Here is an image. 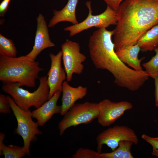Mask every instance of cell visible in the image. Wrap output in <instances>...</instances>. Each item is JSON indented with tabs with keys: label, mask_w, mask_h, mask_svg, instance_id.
Here are the masks:
<instances>
[{
	"label": "cell",
	"mask_w": 158,
	"mask_h": 158,
	"mask_svg": "<svg viewBox=\"0 0 158 158\" xmlns=\"http://www.w3.org/2000/svg\"><path fill=\"white\" fill-rule=\"evenodd\" d=\"M152 154L158 158V149L154 147H152Z\"/></svg>",
	"instance_id": "28"
},
{
	"label": "cell",
	"mask_w": 158,
	"mask_h": 158,
	"mask_svg": "<svg viewBox=\"0 0 158 158\" xmlns=\"http://www.w3.org/2000/svg\"><path fill=\"white\" fill-rule=\"evenodd\" d=\"M85 4L89 11L86 18L77 24L66 27L63 29L65 31L69 32L70 37L92 27L106 28L110 25H116L118 19L116 11L107 6L106 9L102 13L93 15L91 1H87Z\"/></svg>",
	"instance_id": "7"
},
{
	"label": "cell",
	"mask_w": 158,
	"mask_h": 158,
	"mask_svg": "<svg viewBox=\"0 0 158 158\" xmlns=\"http://www.w3.org/2000/svg\"><path fill=\"white\" fill-rule=\"evenodd\" d=\"M11 110L17 122V126L14 133L20 136L23 141V147L29 156L30 154V147L32 142L36 140V135L42 134L39 129L37 122L32 119V112L30 110L25 111L18 107L11 97L7 96Z\"/></svg>",
	"instance_id": "5"
},
{
	"label": "cell",
	"mask_w": 158,
	"mask_h": 158,
	"mask_svg": "<svg viewBox=\"0 0 158 158\" xmlns=\"http://www.w3.org/2000/svg\"><path fill=\"white\" fill-rule=\"evenodd\" d=\"M17 51L13 41L0 34V55L16 57Z\"/></svg>",
	"instance_id": "20"
},
{
	"label": "cell",
	"mask_w": 158,
	"mask_h": 158,
	"mask_svg": "<svg viewBox=\"0 0 158 158\" xmlns=\"http://www.w3.org/2000/svg\"><path fill=\"white\" fill-rule=\"evenodd\" d=\"M73 158H102V153L88 148H80L72 155Z\"/></svg>",
	"instance_id": "22"
},
{
	"label": "cell",
	"mask_w": 158,
	"mask_h": 158,
	"mask_svg": "<svg viewBox=\"0 0 158 158\" xmlns=\"http://www.w3.org/2000/svg\"><path fill=\"white\" fill-rule=\"evenodd\" d=\"M44 70L38 62L25 56L14 57L0 56V80L4 83H17L21 86L34 87L39 73Z\"/></svg>",
	"instance_id": "3"
},
{
	"label": "cell",
	"mask_w": 158,
	"mask_h": 158,
	"mask_svg": "<svg viewBox=\"0 0 158 158\" xmlns=\"http://www.w3.org/2000/svg\"><path fill=\"white\" fill-rule=\"evenodd\" d=\"M4 133H0V155H4L5 158H21L27 155L23 146L11 145H6L4 143Z\"/></svg>",
	"instance_id": "18"
},
{
	"label": "cell",
	"mask_w": 158,
	"mask_h": 158,
	"mask_svg": "<svg viewBox=\"0 0 158 158\" xmlns=\"http://www.w3.org/2000/svg\"><path fill=\"white\" fill-rule=\"evenodd\" d=\"M47 79V76L39 78V85L32 92L21 87L17 83H4L2 89L10 95L20 108L28 111L32 107L36 109L39 108L48 100L49 88Z\"/></svg>",
	"instance_id": "4"
},
{
	"label": "cell",
	"mask_w": 158,
	"mask_h": 158,
	"mask_svg": "<svg viewBox=\"0 0 158 158\" xmlns=\"http://www.w3.org/2000/svg\"><path fill=\"white\" fill-rule=\"evenodd\" d=\"M61 92L57 91L40 107L32 111V117L36 119L40 126H44L54 114L61 113V106L57 104Z\"/></svg>",
	"instance_id": "13"
},
{
	"label": "cell",
	"mask_w": 158,
	"mask_h": 158,
	"mask_svg": "<svg viewBox=\"0 0 158 158\" xmlns=\"http://www.w3.org/2000/svg\"><path fill=\"white\" fill-rule=\"evenodd\" d=\"M11 110L10 104L7 96L0 94V113L9 114Z\"/></svg>",
	"instance_id": "23"
},
{
	"label": "cell",
	"mask_w": 158,
	"mask_h": 158,
	"mask_svg": "<svg viewBox=\"0 0 158 158\" xmlns=\"http://www.w3.org/2000/svg\"><path fill=\"white\" fill-rule=\"evenodd\" d=\"M98 114L97 103L86 102L75 104L59 123L60 135H62L66 129L71 127L90 123L97 118Z\"/></svg>",
	"instance_id": "6"
},
{
	"label": "cell",
	"mask_w": 158,
	"mask_h": 158,
	"mask_svg": "<svg viewBox=\"0 0 158 158\" xmlns=\"http://www.w3.org/2000/svg\"><path fill=\"white\" fill-rule=\"evenodd\" d=\"M136 44L143 52L152 51L158 47V24L144 33L139 37Z\"/></svg>",
	"instance_id": "17"
},
{
	"label": "cell",
	"mask_w": 158,
	"mask_h": 158,
	"mask_svg": "<svg viewBox=\"0 0 158 158\" xmlns=\"http://www.w3.org/2000/svg\"><path fill=\"white\" fill-rule=\"evenodd\" d=\"M140 51V46L136 44L122 48L116 52L119 59L123 63L136 71H142L144 70L141 63L145 57L138 59V54Z\"/></svg>",
	"instance_id": "16"
},
{
	"label": "cell",
	"mask_w": 158,
	"mask_h": 158,
	"mask_svg": "<svg viewBox=\"0 0 158 158\" xmlns=\"http://www.w3.org/2000/svg\"><path fill=\"white\" fill-rule=\"evenodd\" d=\"M154 50L156 53L155 55L149 61L142 64L149 76L153 79L158 75V47Z\"/></svg>",
	"instance_id": "21"
},
{
	"label": "cell",
	"mask_w": 158,
	"mask_h": 158,
	"mask_svg": "<svg viewBox=\"0 0 158 158\" xmlns=\"http://www.w3.org/2000/svg\"><path fill=\"white\" fill-rule=\"evenodd\" d=\"M107 6L117 11L123 0H104Z\"/></svg>",
	"instance_id": "25"
},
{
	"label": "cell",
	"mask_w": 158,
	"mask_h": 158,
	"mask_svg": "<svg viewBox=\"0 0 158 158\" xmlns=\"http://www.w3.org/2000/svg\"><path fill=\"white\" fill-rule=\"evenodd\" d=\"M141 137L142 139L149 143L152 147L158 149V138L151 137L145 134H143Z\"/></svg>",
	"instance_id": "24"
},
{
	"label": "cell",
	"mask_w": 158,
	"mask_h": 158,
	"mask_svg": "<svg viewBox=\"0 0 158 158\" xmlns=\"http://www.w3.org/2000/svg\"><path fill=\"white\" fill-rule=\"evenodd\" d=\"M114 32V30L101 28L93 32L88 45L90 59L95 68L110 72L118 86L137 91L148 79L149 76L145 71L131 69L120 60L111 40Z\"/></svg>",
	"instance_id": "1"
},
{
	"label": "cell",
	"mask_w": 158,
	"mask_h": 158,
	"mask_svg": "<svg viewBox=\"0 0 158 158\" xmlns=\"http://www.w3.org/2000/svg\"><path fill=\"white\" fill-rule=\"evenodd\" d=\"M62 59L68 82L71 81L74 73L81 74L84 66L82 63L86 60V56L80 52L78 43L67 40L61 46Z\"/></svg>",
	"instance_id": "9"
},
{
	"label": "cell",
	"mask_w": 158,
	"mask_h": 158,
	"mask_svg": "<svg viewBox=\"0 0 158 158\" xmlns=\"http://www.w3.org/2000/svg\"><path fill=\"white\" fill-rule=\"evenodd\" d=\"M37 28L34 44L31 51L25 57L30 60L35 61L38 55L45 49L55 46L51 40L48 26L44 16L39 13L36 18Z\"/></svg>",
	"instance_id": "11"
},
{
	"label": "cell",
	"mask_w": 158,
	"mask_h": 158,
	"mask_svg": "<svg viewBox=\"0 0 158 158\" xmlns=\"http://www.w3.org/2000/svg\"><path fill=\"white\" fill-rule=\"evenodd\" d=\"M132 142L127 140L121 141L118 147L112 152L102 153V158H133L131 152Z\"/></svg>",
	"instance_id": "19"
},
{
	"label": "cell",
	"mask_w": 158,
	"mask_h": 158,
	"mask_svg": "<svg viewBox=\"0 0 158 158\" xmlns=\"http://www.w3.org/2000/svg\"><path fill=\"white\" fill-rule=\"evenodd\" d=\"M98 123L104 127L110 126L119 119L128 110L131 109L133 105L126 101L115 102L105 99L98 103Z\"/></svg>",
	"instance_id": "10"
},
{
	"label": "cell",
	"mask_w": 158,
	"mask_h": 158,
	"mask_svg": "<svg viewBox=\"0 0 158 158\" xmlns=\"http://www.w3.org/2000/svg\"><path fill=\"white\" fill-rule=\"evenodd\" d=\"M97 150L101 153L102 145H105L112 151L118 146L121 141L132 142L137 145L139 139L134 130L125 126H116L110 127L99 133L96 138Z\"/></svg>",
	"instance_id": "8"
},
{
	"label": "cell",
	"mask_w": 158,
	"mask_h": 158,
	"mask_svg": "<svg viewBox=\"0 0 158 158\" xmlns=\"http://www.w3.org/2000/svg\"><path fill=\"white\" fill-rule=\"evenodd\" d=\"M49 56L51 64L47 76L49 88L48 100L57 91L62 92V83L66 78V72L61 65L62 56L61 51L56 54L50 53Z\"/></svg>",
	"instance_id": "12"
},
{
	"label": "cell",
	"mask_w": 158,
	"mask_h": 158,
	"mask_svg": "<svg viewBox=\"0 0 158 158\" xmlns=\"http://www.w3.org/2000/svg\"><path fill=\"white\" fill-rule=\"evenodd\" d=\"M154 79L155 87L154 92L155 104V106L158 107V75L155 77Z\"/></svg>",
	"instance_id": "27"
},
{
	"label": "cell",
	"mask_w": 158,
	"mask_h": 158,
	"mask_svg": "<svg viewBox=\"0 0 158 158\" xmlns=\"http://www.w3.org/2000/svg\"><path fill=\"white\" fill-rule=\"evenodd\" d=\"M87 88L79 86L73 87L69 85L67 81L62 83V110L60 114L63 116L79 99H81L86 95Z\"/></svg>",
	"instance_id": "14"
},
{
	"label": "cell",
	"mask_w": 158,
	"mask_h": 158,
	"mask_svg": "<svg viewBox=\"0 0 158 158\" xmlns=\"http://www.w3.org/2000/svg\"><path fill=\"white\" fill-rule=\"evenodd\" d=\"M78 0H68L65 6L60 10H53V16L50 20L49 28H53L58 23L67 21L73 25L78 24L76 16V9Z\"/></svg>",
	"instance_id": "15"
},
{
	"label": "cell",
	"mask_w": 158,
	"mask_h": 158,
	"mask_svg": "<svg viewBox=\"0 0 158 158\" xmlns=\"http://www.w3.org/2000/svg\"><path fill=\"white\" fill-rule=\"evenodd\" d=\"M116 12L113 35L116 52L136 44L144 33L158 24V0H125Z\"/></svg>",
	"instance_id": "2"
},
{
	"label": "cell",
	"mask_w": 158,
	"mask_h": 158,
	"mask_svg": "<svg viewBox=\"0 0 158 158\" xmlns=\"http://www.w3.org/2000/svg\"><path fill=\"white\" fill-rule=\"evenodd\" d=\"M11 0H3L0 4V16L4 17L9 7Z\"/></svg>",
	"instance_id": "26"
}]
</instances>
